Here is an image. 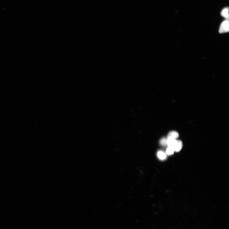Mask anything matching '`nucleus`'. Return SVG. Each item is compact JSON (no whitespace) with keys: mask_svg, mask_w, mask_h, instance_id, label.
<instances>
[{"mask_svg":"<svg viewBox=\"0 0 229 229\" xmlns=\"http://www.w3.org/2000/svg\"><path fill=\"white\" fill-rule=\"evenodd\" d=\"M157 155L158 158L162 160H165L166 157L165 153L161 151H159L158 152Z\"/></svg>","mask_w":229,"mask_h":229,"instance_id":"5","label":"nucleus"},{"mask_svg":"<svg viewBox=\"0 0 229 229\" xmlns=\"http://www.w3.org/2000/svg\"><path fill=\"white\" fill-rule=\"evenodd\" d=\"M177 140L172 138H168L167 139V145L169 147L172 148L174 149V146L176 144Z\"/></svg>","mask_w":229,"mask_h":229,"instance_id":"2","label":"nucleus"},{"mask_svg":"<svg viewBox=\"0 0 229 229\" xmlns=\"http://www.w3.org/2000/svg\"><path fill=\"white\" fill-rule=\"evenodd\" d=\"M174 151L172 148L168 147L166 150V154L168 155H171L174 154Z\"/></svg>","mask_w":229,"mask_h":229,"instance_id":"7","label":"nucleus"},{"mask_svg":"<svg viewBox=\"0 0 229 229\" xmlns=\"http://www.w3.org/2000/svg\"><path fill=\"white\" fill-rule=\"evenodd\" d=\"M179 137V134L177 132L172 131L170 132L168 135V138H172L176 139Z\"/></svg>","mask_w":229,"mask_h":229,"instance_id":"4","label":"nucleus"},{"mask_svg":"<svg viewBox=\"0 0 229 229\" xmlns=\"http://www.w3.org/2000/svg\"><path fill=\"white\" fill-rule=\"evenodd\" d=\"M222 15L226 18H228V8H225L223 10L221 13Z\"/></svg>","mask_w":229,"mask_h":229,"instance_id":"6","label":"nucleus"},{"mask_svg":"<svg viewBox=\"0 0 229 229\" xmlns=\"http://www.w3.org/2000/svg\"><path fill=\"white\" fill-rule=\"evenodd\" d=\"M183 146V143L180 140H177V143L174 148V151L178 152L181 149Z\"/></svg>","mask_w":229,"mask_h":229,"instance_id":"3","label":"nucleus"},{"mask_svg":"<svg viewBox=\"0 0 229 229\" xmlns=\"http://www.w3.org/2000/svg\"><path fill=\"white\" fill-rule=\"evenodd\" d=\"M160 143L161 145L163 146L167 145V139L166 138H163L160 140Z\"/></svg>","mask_w":229,"mask_h":229,"instance_id":"8","label":"nucleus"},{"mask_svg":"<svg viewBox=\"0 0 229 229\" xmlns=\"http://www.w3.org/2000/svg\"><path fill=\"white\" fill-rule=\"evenodd\" d=\"M229 30V23L228 20L223 22L220 26L219 32L220 33H227Z\"/></svg>","mask_w":229,"mask_h":229,"instance_id":"1","label":"nucleus"}]
</instances>
